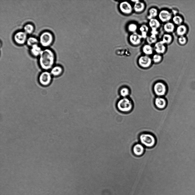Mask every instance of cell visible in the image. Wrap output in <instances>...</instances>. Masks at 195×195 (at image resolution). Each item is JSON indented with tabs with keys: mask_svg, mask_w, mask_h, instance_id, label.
I'll return each mask as SVG.
<instances>
[{
	"mask_svg": "<svg viewBox=\"0 0 195 195\" xmlns=\"http://www.w3.org/2000/svg\"><path fill=\"white\" fill-rule=\"evenodd\" d=\"M39 56V63L41 68L46 71L51 70L53 67L55 60L53 51L46 49L42 50Z\"/></svg>",
	"mask_w": 195,
	"mask_h": 195,
	"instance_id": "6da1fadb",
	"label": "cell"
},
{
	"mask_svg": "<svg viewBox=\"0 0 195 195\" xmlns=\"http://www.w3.org/2000/svg\"><path fill=\"white\" fill-rule=\"evenodd\" d=\"M140 143L144 147L152 148L156 145V140L155 136L152 134L148 132L141 133L139 136Z\"/></svg>",
	"mask_w": 195,
	"mask_h": 195,
	"instance_id": "7a4b0ae2",
	"label": "cell"
},
{
	"mask_svg": "<svg viewBox=\"0 0 195 195\" xmlns=\"http://www.w3.org/2000/svg\"><path fill=\"white\" fill-rule=\"evenodd\" d=\"M133 106L132 100L127 97L120 99L116 104V106L118 110L123 112L130 111L132 109Z\"/></svg>",
	"mask_w": 195,
	"mask_h": 195,
	"instance_id": "3957f363",
	"label": "cell"
},
{
	"mask_svg": "<svg viewBox=\"0 0 195 195\" xmlns=\"http://www.w3.org/2000/svg\"><path fill=\"white\" fill-rule=\"evenodd\" d=\"M53 36L52 34L48 31H45L40 35L39 42L41 45L44 47L49 46L52 43Z\"/></svg>",
	"mask_w": 195,
	"mask_h": 195,
	"instance_id": "277c9868",
	"label": "cell"
},
{
	"mask_svg": "<svg viewBox=\"0 0 195 195\" xmlns=\"http://www.w3.org/2000/svg\"><path fill=\"white\" fill-rule=\"evenodd\" d=\"M52 77L50 72L44 71L41 72L39 76V82L43 86H48L51 83Z\"/></svg>",
	"mask_w": 195,
	"mask_h": 195,
	"instance_id": "5b68a950",
	"label": "cell"
},
{
	"mask_svg": "<svg viewBox=\"0 0 195 195\" xmlns=\"http://www.w3.org/2000/svg\"><path fill=\"white\" fill-rule=\"evenodd\" d=\"M153 90L155 94L158 97H162L165 94L167 88L166 85L163 83L158 82L154 85Z\"/></svg>",
	"mask_w": 195,
	"mask_h": 195,
	"instance_id": "8992f818",
	"label": "cell"
},
{
	"mask_svg": "<svg viewBox=\"0 0 195 195\" xmlns=\"http://www.w3.org/2000/svg\"><path fill=\"white\" fill-rule=\"evenodd\" d=\"M118 8L120 11L125 15L131 14L133 10V7L131 4L126 1L120 2L119 4Z\"/></svg>",
	"mask_w": 195,
	"mask_h": 195,
	"instance_id": "52a82bcc",
	"label": "cell"
},
{
	"mask_svg": "<svg viewBox=\"0 0 195 195\" xmlns=\"http://www.w3.org/2000/svg\"><path fill=\"white\" fill-rule=\"evenodd\" d=\"M152 62V59L149 56L145 55L140 56L138 60V63L139 66L144 68L150 67Z\"/></svg>",
	"mask_w": 195,
	"mask_h": 195,
	"instance_id": "ba28073f",
	"label": "cell"
},
{
	"mask_svg": "<svg viewBox=\"0 0 195 195\" xmlns=\"http://www.w3.org/2000/svg\"><path fill=\"white\" fill-rule=\"evenodd\" d=\"M158 17L161 22L166 23L169 22L172 19V14L168 11L166 9H163L158 13Z\"/></svg>",
	"mask_w": 195,
	"mask_h": 195,
	"instance_id": "9c48e42d",
	"label": "cell"
},
{
	"mask_svg": "<svg viewBox=\"0 0 195 195\" xmlns=\"http://www.w3.org/2000/svg\"><path fill=\"white\" fill-rule=\"evenodd\" d=\"M27 34L24 31H19L14 35V39L15 42L19 44H23L27 41Z\"/></svg>",
	"mask_w": 195,
	"mask_h": 195,
	"instance_id": "30bf717a",
	"label": "cell"
},
{
	"mask_svg": "<svg viewBox=\"0 0 195 195\" xmlns=\"http://www.w3.org/2000/svg\"><path fill=\"white\" fill-rule=\"evenodd\" d=\"M142 39L140 34L135 32L132 33L129 36V40L130 43L134 46L139 45Z\"/></svg>",
	"mask_w": 195,
	"mask_h": 195,
	"instance_id": "8fae6325",
	"label": "cell"
},
{
	"mask_svg": "<svg viewBox=\"0 0 195 195\" xmlns=\"http://www.w3.org/2000/svg\"><path fill=\"white\" fill-rule=\"evenodd\" d=\"M132 151L134 155L137 156H141L144 152V146L140 143H136L132 147Z\"/></svg>",
	"mask_w": 195,
	"mask_h": 195,
	"instance_id": "7c38bea8",
	"label": "cell"
},
{
	"mask_svg": "<svg viewBox=\"0 0 195 195\" xmlns=\"http://www.w3.org/2000/svg\"><path fill=\"white\" fill-rule=\"evenodd\" d=\"M154 50L156 53L160 55L165 52L166 47L165 45L160 41L155 44Z\"/></svg>",
	"mask_w": 195,
	"mask_h": 195,
	"instance_id": "4fadbf2b",
	"label": "cell"
},
{
	"mask_svg": "<svg viewBox=\"0 0 195 195\" xmlns=\"http://www.w3.org/2000/svg\"><path fill=\"white\" fill-rule=\"evenodd\" d=\"M63 71V68L61 66H53L50 70V73L52 76L57 77L61 75Z\"/></svg>",
	"mask_w": 195,
	"mask_h": 195,
	"instance_id": "5bb4252c",
	"label": "cell"
},
{
	"mask_svg": "<svg viewBox=\"0 0 195 195\" xmlns=\"http://www.w3.org/2000/svg\"><path fill=\"white\" fill-rule=\"evenodd\" d=\"M154 102L156 107L159 109H163L166 105V100L162 97H158L156 98Z\"/></svg>",
	"mask_w": 195,
	"mask_h": 195,
	"instance_id": "9a60e30c",
	"label": "cell"
},
{
	"mask_svg": "<svg viewBox=\"0 0 195 195\" xmlns=\"http://www.w3.org/2000/svg\"><path fill=\"white\" fill-rule=\"evenodd\" d=\"M145 8V4L139 0L137 1L135 3L133 6V9L135 12L136 13H140L143 11Z\"/></svg>",
	"mask_w": 195,
	"mask_h": 195,
	"instance_id": "2e32d148",
	"label": "cell"
},
{
	"mask_svg": "<svg viewBox=\"0 0 195 195\" xmlns=\"http://www.w3.org/2000/svg\"><path fill=\"white\" fill-rule=\"evenodd\" d=\"M163 29L167 33H172L175 29L174 24L173 23L168 22L165 23L163 26Z\"/></svg>",
	"mask_w": 195,
	"mask_h": 195,
	"instance_id": "e0dca14e",
	"label": "cell"
},
{
	"mask_svg": "<svg viewBox=\"0 0 195 195\" xmlns=\"http://www.w3.org/2000/svg\"><path fill=\"white\" fill-rule=\"evenodd\" d=\"M148 24L149 27L151 29H157L160 26L159 21L155 18L149 20Z\"/></svg>",
	"mask_w": 195,
	"mask_h": 195,
	"instance_id": "ac0fdd59",
	"label": "cell"
},
{
	"mask_svg": "<svg viewBox=\"0 0 195 195\" xmlns=\"http://www.w3.org/2000/svg\"><path fill=\"white\" fill-rule=\"evenodd\" d=\"M142 50L145 55L149 56L153 54V49L152 46L148 44L144 45L142 48Z\"/></svg>",
	"mask_w": 195,
	"mask_h": 195,
	"instance_id": "d6986e66",
	"label": "cell"
},
{
	"mask_svg": "<svg viewBox=\"0 0 195 195\" xmlns=\"http://www.w3.org/2000/svg\"><path fill=\"white\" fill-rule=\"evenodd\" d=\"M140 35L142 38H146L147 37V33L149 31L148 27L145 24L142 25L139 29Z\"/></svg>",
	"mask_w": 195,
	"mask_h": 195,
	"instance_id": "ffe728a7",
	"label": "cell"
},
{
	"mask_svg": "<svg viewBox=\"0 0 195 195\" xmlns=\"http://www.w3.org/2000/svg\"><path fill=\"white\" fill-rule=\"evenodd\" d=\"M31 47L30 51L32 54L35 56L39 55L42 50L38 44H35Z\"/></svg>",
	"mask_w": 195,
	"mask_h": 195,
	"instance_id": "44dd1931",
	"label": "cell"
},
{
	"mask_svg": "<svg viewBox=\"0 0 195 195\" xmlns=\"http://www.w3.org/2000/svg\"><path fill=\"white\" fill-rule=\"evenodd\" d=\"M187 28L184 25L181 24L178 25L176 28V32L178 36H183L186 33Z\"/></svg>",
	"mask_w": 195,
	"mask_h": 195,
	"instance_id": "7402d4cb",
	"label": "cell"
},
{
	"mask_svg": "<svg viewBox=\"0 0 195 195\" xmlns=\"http://www.w3.org/2000/svg\"><path fill=\"white\" fill-rule=\"evenodd\" d=\"M157 9L154 7L150 8L148 11V15L147 18L149 20L153 18H155L158 14Z\"/></svg>",
	"mask_w": 195,
	"mask_h": 195,
	"instance_id": "603a6c76",
	"label": "cell"
},
{
	"mask_svg": "<svg viewBox=\"0 0 195 195\" xmlns=\"http://www.w3.org/2000/svg\"><path fill=\"white\" fill-rule=\"evenodd\" d=\"M172 36L169 33L164 34L162 38L161 41L164 44H169L172 42Z\"/></svg>",
	"mask_w": 195,
	"mask_h": 195,
	"instance_id": "cb8c5ba5",
	"label": "cell"
},
{
	"mask_svg": "<svg viewBox=\"0 0 195 195\" xmlns=\"http://www.w3.org/2000/svg\"><path fill=\"white\" fill-rule=\"evenodd\" d=\"M138 28L137 25L134 23H131L128 24L127 26V29L128 31L133 33L136 32V31Z\"/></svg>",
	"mask_w": 195,
	"mask_h": 195,
	"instance_id": "d4e9b609",
	"label": "cell"
},
{
	"mask_svg": "<svg viewBox=\"0 0 195 195\" xmlns=\"http://www.w3.org/2000/svg\"><path fill=\"white\" fill-rule=\"evenodd\" d=\"M157 38L156 35L151 34L149 36H147L146 38V42L148 44L150 45L153 44H155L157 42Z\"/></svg>",
	"mask_w": 195,
	"mask_h": 195,
	"instance_id": "484cf974",
	"label": "cell"
},
{
	"mask_svg": "<svg viewBox=\"0 0 195 195\" xmlns=\"http://www.w3.org/2000/svg\"><path fill=\"white\" fill-rule=\"evenodd\" d=\"M23 29L24 31L27 34H30L33 32L34 27L32 24H28L24 26Z\"/></svg>",
	"mask_w": 195,
	"mask_h": 195,
	"instance_id": "4316f807",
	"label": "cell"
},
{
	"mask_svg": "<svg viewBox=\"0 0 195 195\" xmlns=\"http://www.w3.org/2000/svg\"><path fill=\"white\" fill-rule=\"evenodd\" d=\"M120 94L122 98L127 97L130 93L129 89L126 87L122 88L120 90Z\"/></svg>",
	"mask_w": 195,
	"mask_h": 195,
	"instance_id": "83f0119b",
	"label": "cell"
},
{
	"mask_svg": "<svg viewBox=\"0 0 195 195\" xmlns=\"http://www.w3.org/2000/svg\"><path fill=\"white\" fill-rule=\"evenodd\" d=\"M26 42L28 45L31 47L35 44H38L39 41L35 37H30L27 39Z\"/></svg>",
	"mask_w": 195,
	"mask_h": 195,
	"instance_id": "f1b7e54d",
	"label": "cell"
},
{
	"mask_svg": "<svg viewBox=\"0 0 195 195\" xmlns=\"http://www.w3.org/2000/svg\"><path fill=\"white\" fill-rule=\"evenodd\" d=\"M172 20L174 24L178 26L181 24L183 21L182 17L180 16L176 15L172 18Z\"/></svg>",
	"mask_w": 195,
	"mask_h": 195,
	"instance_id": "f546056e",
	"label": "cell"
},
{
	"mask_svg": "<svg viewBox=\"0 0 195 195\" xmlns=\"http://www.w3.org/2000/svg\"><path fill=\"white\" fill-rule=\"evenodd\" d=\"M162 57L160 54H156L154 55L152 57V60L155 63H158L162 60Z\"/></svg>",
	"mask_w": 195,
	"mask_h": 195,
	"instance_id": "4dcf8cb0",
	"label": "cell"
},
{
	"mask_svg": "<svg viewBox=\"0 0 195 195\" xmlns=\"http://www.w3.org/2000/svg\"><path fill=\"white\" fill-rule=\"evenodd\" d=\"M178 42L181 45L185 44L186 42V39L184 36H180L178 39Z\"/></svg>",
	"mask_w": 195,
	"mask_h": 195,
	"instance_id": "1f68e13d",
	"label": "cell"
}]
</instances>
